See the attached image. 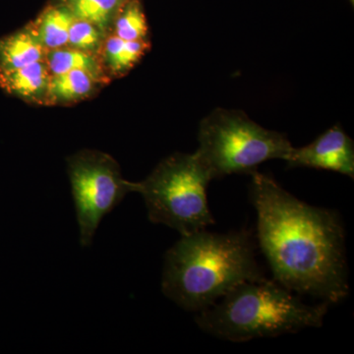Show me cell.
Here are the masks:
<instances>
[{"label":"cell","instance_id":"6da1fadb","mask_svg":"<svg viewBox=\"0 0 354 354\" xmlns=\"http://www.w3.org/2000/svg\"><path fill=\"white\" fill-rule=\"evenodd\" d=\"M250 176L258 241L274 281L328 304L346 299L348 269L341 216L301 201L267 174Z\"/></svg>","mask_w":354,"mask_h":354},{"label":"cell","instance_id":"7a4b0ae2","mask_svg":"<svg viewBox=\"0 0 354 354\" xmlns=\"http://www.w3.org/2000/svg\"><path fill=\"white\" fill-rule=\"evenodd\" d=\"M265 279L247 232L188 235L167 250L162 271L165 297L186 311H203L244 281Z\"/></svg>","mask_w":354,"mask_h":354},{"label":"cell","instance_id":"3957f363","mask_svg":"<svg viewBox=\"0 0 354 354\" xmlns=\"http://www.w3.org/2000/svg\"><path fill=\"white\" fill-rule=\"evenodd\" d=\"M329 304H304L295 292L267 279L239 283L198 312L195 322L216 339L245 342L321 328Z\"/></svg>","mask_w":354,"mask_h":354},{"label":"cell","instance_id":"277c9868","mask_svg":"<svg viewBox=\"0 0 354 354\" xmlns=\"http://www.w3.org/2000/svg\"><path fill=\"white\" fill-rule=\"evenodd\" d=\"M196 156L212 179L255 171L263 162L286 160L292 145L286 135L261 127L243 111L216 109L203 118Z\"/></svg>","mask_w":354,"mask_h":354},{"label":"cell","instance_id":"5b68a950","mask_svg":"<svg viewBox=\"0 0 354 354\" xmlns=\"http://www.w3.org/2000/svg\"><path fill=\"white\" fill-rule=\"evenodd\" d=\"M213 180L196 153H176L165 158L138 183L149 220L188 235L214 225L207 197Z\"/></svg>","mask_w":354,"mask_h":354},{"label":"cell","instance_id":"8992f818","mask_svg":"<svg viewBox=\"0 0 354 354\" xmlns=\"http://www.w3.org/2000/svg\"><path fill=\"white\" fill-rule=\"evenodd\" d=\"M67 164L80 244L90 247L102 218L118 206L128 193L138 192V183L123 179L115 160L97 151L76 153Z\"/></svg>","mask_w":354,"mask_h":354},{"label":"cell","instance_id":"52a82bcc","mask_svg":"<svg viewBox=\"0 0 354 354\" xmlns=\"http://www.w3.org/2000/svg\"><path fill=\"white\" fill-rule=\"evenodd\" d=\"M285 162L290 167L324 169L353 178V141L344 129L334 127L308 145L292 147Z\"/></svg>","mask_w":354,"mask_h":354},{"label":"cell","instance_id":"ba28073f","mask_svg":"<svg viewBox=\"0 0 354 354\" xmlns=\"http://www.w3.org/2000/svg\"><path fill=\"white\" fill-rule=\"evenodd\" d=\"M50 72L46 60L0 72V87L24 101L46 104Z\"/></svg>","mask_w":354,"mask_h":354},{"label":"cell","instance_id":"9c48e42d","mask_svg":"<svg viewBox=\"0 0 354 354\" xmlns=\"http://www.w3.org/2000/svg\"><path fill=\"white\" fill-rule=\"evenodd\" d=\"M48 50L32 25L0 39V72L9 71L43 62Z\"/></svg>","mask_w":354,"mask_h":354},{"label":"cell","instance_id":"30bf717a","mask_svg":"<svg viewBox=\"0 0 354 354\" xmlns=\"http://www.w3.org/2000/svg\"><path fill=\"white\" fill-rule=\"evenodd\" d=\"M102 81L81 70L50 75L46 104H69L82 101L95 92Z\"/></svg>","mask_w":354,"mask_h":354},{"label":"cell","instance_id":"8fae6325","mask_svg":"<svg viewBox=\"0 0 354 354\" xmlns=\"http://www.w3.org/2000/svg\"><path fill=\"white\" fill-rule=\"evenodd\" d=\"M74 19L66 7L55 2L44 9L32 28L46 50H57L67 46L70 26Z\"/></svg>","mask_w":354,"mask_h":354},{"label":"cell","instance_id":"7c38bea8","mask_svg":"<svg viewBox=\"0 0 354 354\" xmlns=\"http://www.w3.org/2000/svg\"><path fill=\"white\" fill-rule=\"evenodd\" d=\"M44 60L51 75L81 70L95 77L102 82L106 80L102 66L104 64L99 58L95 57L94 53L64 46L57 50H48Z\"/></svg>","mask_w":354,"mask_h":354},{"label":"cell","instance_id":"4fadbf2b","mask_svg":"<svg viewBox=\"0 0 354 354\" xmlns=\"http://www.w3.org/2000/svg\"><path fill=\"white\" fill-rule=\"evenodd\" d=\"M150 48L148 39L124 41L113 34L104 41V65L115 75L127 73L138 64Z\"/></svg>","mask_w":354,"mask_h":354},{"label":"cell","instance_id":"5bb4252c","mask_svg":"<svg viewBox=\"0 0 354 354\" xmlns=\"http://www.w3.org/2000/svg\"><path fill=\"white\" fill-rule=\"evenodd\" d=\"M128 0H55L71 12L74 18L87 21L102 32L113 26L120 9Z\"/></svg>","mask_w":354,"mask_h":354},{"label":"cell","instance_id":"9a60e30c","mask_svg":"<svg viewBox=\"0 0 354 354\" xmlns=\"http://www.w3.org/2000/svg\"><path fill=\"white\" fill-rule=\"evenodd\" d=\"M114 35L124 41L148 39L149 27L140 0H128L113 21Z\"/></svg>","mask_w":354,"mask_h":354},{"label":"cell","instance_id":"2e32d148","mask_svg":"<svg viewBox=\"0 0 354 354\" xmlns=\"http://www.w3.org/2000/svg\"><path fill=\"white\" fill-rule=\"evenodd\" d=\"M102 34L95 26L75 18L70 26L67 46L94 53L101 46Z\"/></svg>","mask_w":354,"mask_h":354},{"label":"cell","instance_id":"e0dca14e","mask_svg":"<svg viewBox=\"0 0 354 354\" xmlns=\"http://www.w3.org/2000/svg\"><path fill=\"white\" fill-rule=\"evenodd\" d=\"M349 2H351V6H353V4H354V0H349Z\"/></svg>","mask_w":354,"mask_h":354}]
</instances>
